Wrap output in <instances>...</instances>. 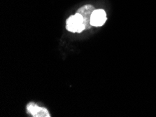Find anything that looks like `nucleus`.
Segmentation results:
<instances>
[{
	"label": "nucleus",
	"mask_w": 156,
	"mask_h": 117,
	"mask_svg": "<svg viewBox=\"0 0 156 117\" xmlns=\"http://www.w3.org/2000/svg\"><path fill=\"white\" fill-rule=\"evenodd\" d=\"M107 18L106 13L103 9H95L92 13L90 24L94 27H101L106 23Z\"/></svg>",
	"instance_id": "7ed1b4c3"
},
{
	"label": "nucleus",
	"mask_w": 156,
	"mask_h": 117,
	"mask_svg": "<svg viewBox=\"0 0 156 117\" xmlns=\"http://www.w3.org/2000/svg\"><path fill=\"white\" fill-rule=\"evenodd\" d=\"M95 10L94 7L91 4H86L78 9L76 13H80L84 19V24L86 26V30L90 29L92 27L90 24V18L93 12Z\"/></svg>",
	"instance_id": "20e7f679"
},
{
	"label": "nucleus",
	"mask_w": 156,
	"mask_h": 117,
	"mask_svg": "<svg viewBox=\"0 0 156 117\" xmlns=\"http://www.w3.org/2000/svg\"><path fill=\"white\" fill-rule=\"evenodd\" d=\"M27 113L30 114L34 117H50L51 115L49 114L48 109L41 107L34 102H30L26 106Z\"/></svg>",
	"instance_id": "f03ea898"
},
{
	"label": "nucleus",
	"mask_w": 156,
	"mask_h": 117,
	"mask_svg": "<svg viewBox=\"0 0 156 117\" xmlns=\"http://www.w3.org/2000/svg\"><path fill=\"white\" fill-rule=\"evenodd\" d=\"M66 29L74 33H81L84 30H86L84 19L81 14L76 13L75 15L71 16L66 20Z\"/></svg>",
	"instance_id": "f257e3e1"
}]
</instances>
